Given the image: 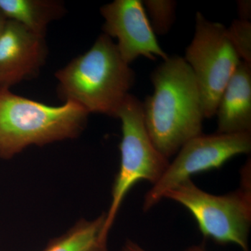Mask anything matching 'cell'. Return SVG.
<instances>
[{"label":"cell","mask_w":251,"mask_h":251,"mask_svg":"<svg viewBox=\"0 0 251 251\" xmlns=\"http://www.w3.org/2000/svg\"><path fill=\"white\" fill-rule=\"evenodd\" d=\"M58 93L64 102L90 113L117 117L135 82V74L116 44L103 34L91 49L57 72Z\"/></svg>","instance_id":"2"},{"label":"cell","mask_w":251,"mask_h":251,"mask_svg":"<svg viewBox=\"0 0 251 251\" xmlns=\"http://www.w3.org/2000/svg\"><path fill=\"white\" fill-rule=\"evenodd\" d=\"M249 168L250 165L247 164L242 186L233 192L215 196L198 187L191 179L167 191L163 198L186 208L204 237L220 244H234L249 251L251 226Z\"/></svg>","instance_id":"4"},{"label":"cell","mask_w":251,"mask_h":251,"mask_svg":"<svg viewBox=\"0 0 251 251\" xmlns=\"http://www.w3.org/2000/svg\"><path fill=\"white\" fill-rule=\"evenodd\" d=\"M184 59L197 81L204 116L211 118L216 115L221 95L242 61L229 41L227 28L198 12L196 31Z\"/></svg>","instance_id":"6"},{"label":"cell","mask_w":251,"mask_h":251,"mask_svg":"<svg viewBox=\"0 0 251 251\" xmlns=\"http://www.w3.org/2000/svg\"><path fill=\"white\" fill-rule=\"evenodd\" d=\"M227 36L241 60L251 65V23L235 20L227 28Z\"/></svg>","instance_id":"14"},{"label":"cell","mask_w":251,"mask_h":251,"mask_svg":"<svg viewBox=\"0 0 251 251\" xmlns=\"http://www.w3.org/2000/svg\"><path fill=\"white\" fill-rule=\"evenodd\" d=\"M155 34L164 35L175 21L176 1L173 0L142 1Z\"/></svg>","instance_id":"13"},{"label":"cell","mask_w":251,"mask_h":251,"mask_svg":"<svg viewBox=\"0 0 251 251\" xmlns=\"http://www.w3.org/2000/svg\"><path fill=\"white\" fill-rule=\"evenodd\" d=\"M251 150V133L201 134L188 140L145 195L143 211L150 210L163 199L167 191L191 179L193 175L221 168L233 157Z\"/></svg>","instance_id":"7"},{"label":"cell","mask_w":251,"mask_h":251,"mask_svg":"<svg viewBox=\"0 0 251 251\" xmlns=\"http://www.w3.org/2000/svg\"><path fill=\"white\" fill-rule=\"evenodd\" d=\"M6 21H7V19L5 18L4 15L0 12V35H1V32H2L3 29H4L5 23H6Z\"/></svg>","instance_id":"17"},{"label":"cell","mask_w":251,"mask_h":251,"mask_svg":"<svg viewBox=\"0 0 251 251\" xmlns=\"http://www.w3.org/2000/svg\"><path fill=\"white\" fill-rule=\"evenodd\" d=\"M122 122V138L120 171L112 191V201L105 214L102 238L108 243L109 232L128 191L138 181L155 184L169 165L150 138L144 121L143 103L128 94L117 113Z\"/></svg>","instance_id":"5"},{"label":"cell","mask_w":251,"mask_h":251,"mask_svg":"<svg viewBox=\"0 0 251 251\" xmlns=\"http://www.w3.org/2000/svg\"><path fill=\"white\" fill-rule=\"evenodd\" d=\"M105 213L92 221H80L62 237L50 243L44 251H108L102 233Z\"/></svg>","instance_id":"12"},{"label":"cell","mask_w":251,"mask_h":251,"mask_svg":"<svg viewBox=\"0 0 251 251\" xmlns=\"http://www.w3.org/2000/svg\"><path fill=\"white\" fill-rule=\"evenodd\" d=\"M100 13L104 34L117 39V49L127 64L140 57H169L157 41L142 1L115 0L102 6Z\"/></svg>","instance_id":"8"},{"label":"cell","mask_w":251,"mask_h":251,"mask_svg":"<svg viewBox=\"0 0 251 251\" xmlns=\"http://www.w3.org/2000/svg\"><path fill=\"white\" fill-rule=\"evenodd\" d=\"M122 251H146L136 243L128 240L125 243Z\"/></svg>","instance_id":"16"},{"label":"cell","mask_w":251,"mask_h":251,"mask_svg":"<svg viewBox=\"0 0 251 251\" xmlns=\"http://www.w3.org/2000/svg\"><path fill=\"white\" fill-rule=\"evenodd\" d=\"M153 92L143 103L144 121L155 148L169 159L202 134V96L184 58L169 57L151 75Z\"/></svg>","instance_id":"1"},{"label":"cell","mask_w":251,"mask_h":251,"mask_svg":"<svg viewBox=\"0 0 251 251\" xmlns=\"http://www.w3.org/2000/svg\"><path fill=\"white\" fill-rule=\"evenodd\" d=\"M89 115L73 102L51 106L0 87V158L10 159L31 145L76 138Z\"/></svg>","instance_id":"3"},{"label":"cell","mask_w":251,"mask_h":251,"mask_svg":"<svg viewBox=\"0 0 251 251\" xmlns=\"http://www.w3.org/2000/svg\"><path fill=\"white\" fill-rule=\"evenodd\" d=\"M237 11L239 20L250 21L251 16V1L250 0H239L238 1Z\"/></svg>","instance_id":"15"},{"label":"cell","mask_w":251,"mask_h":251,"mask_svg":"<svg viewBox=\"0 0 251 251\" xmlns=\"http://www.w3.org/2000/svg\"><path fill=\"white\" fill-rule=\"evenodd\" d=\"M60 1L53 0H0V12L31 32L45 38L48 26L64 14Z\"/></svg>","instance_id":"11"},{"label":"cell","mask_w":251,"mask_h":251,"mask_svg":"<svg viewBox=\"0 0 251 251\" xmlns=\"http://www.w3.org/2000/svg\"><path fill=\"white\" fill-rule=\"evenodd\" d=\"M46 54L44 37L7 19L0 35V87L9 89L35 75Z\"/></svg>","instance_id":"9"},{"label":"cell","mask_w":251,"mask_h":251,"mask_svg":"<svg viewBox=\"0 0 251 251\" xmlns=\"http://www.w3.org/2000/svg\"><path fill=\"white\" fill-rule=\"evenodd\" d=\"M217 133H251V65L241 61L216 110Z\"/></svg>","instance_id":"10"},{"label":"cell","mask_w":251,"mask_h":251,"mask_svg":"<svg viewBox=\"0 0 251 251\" xmlns=\"http://www.w3.org/2000/svg\"><path fill=\"white\" fill-rule=\"evenodd\" d=\"M206 251L202 248L199 247H192L189 248V249H186V251Z\"/></svg>","instance_id":"18"}]
</instances>
